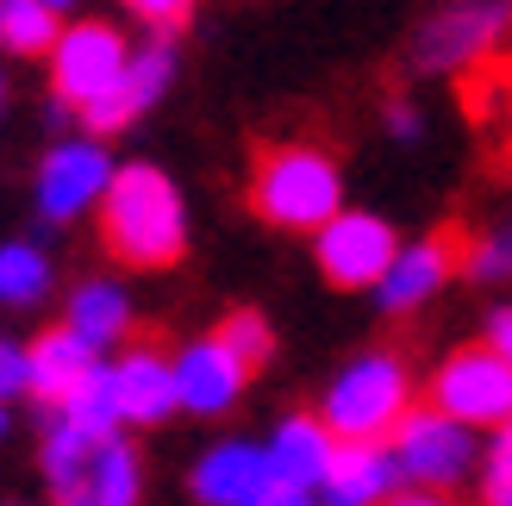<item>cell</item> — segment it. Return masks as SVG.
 I'll return each instance as SVG.
<instances>
[{
  "instance_id": "1",
  "label": "cell",
  "mask_w": 512,
  "mask_h": 506,
  "mask_svg": "<svg viewBox=\"0 0 512 506\" xmlns=\"http://www.w3.org/2000/svg\"><path fill=\"white\" fill-rule=\"evenodd\" d=\"M100 244L132 269H169L188 250V213L182 194L157 163H119L100 213Z\"/></svg>"
},
{
  "instance_id": "2",
  "label": "cell",
  "mask_w": 512,
  "mask_h": 506,
  "mask_svg": "<svg viewBox=\"0 0 512 506\" xmlns=\"http://www.w3.org/2000/svg\"><path fill=\"white\" fill-rule=\"evenodd\" d=\"M250 207L256 219L281 225V232H325L344 213V182L331 150L319 144H263L250 175Z\"/></svg>"
},
{
  "instance_id": "3",
  "label": "cell",
  "mask_w": 512,
  "mask_h": 506,
  "mask_svg": "<svg viewBox=\"0 0 512 506\" xmlns=\"http://www.w3.org/2000/svg\"><path fill=\"white\" fill-rule=\"evenodd\" d=\"M44 482L57 494V506H138L144 494L138 450L125 438H94L82 425H69L63 413H50Z\"/></svg>"
},
{
  "instance_id": "4",
  "label": "cell",
  "mask_w": 512,
  "mask_h": 506,
  "mask_svg": "<svg viewBox=\"0 0 512 506\" xmlns=\"http://www.w3.org/2000/svg\"><path fill=\"white\" fill-rule=\"evenodd\" d=\"M406 400H413L406 363L388 350H369L325 388V425L338 444H381L406 425Z\"/></svg>"
},
{
  "instance_id": "5",
  "label": "cell",
  "mask_w": 512,
  "mask_h": 506,
  "mask_svg": "<svg viewBox=\"0 0 512 506\" xmlns=\"http://www.w3.org/2000/svg\"><path fill=\"white\" fill-rule=\"evenodd\" d=\"M132 69V50L113 25L100 19H82V25H63L57 50H50V82H57V100H69L75 113L94 107L100 94H113Z\"/></svg>"
},
{
  "instance_id": "6",
  "label": "cell",
  "mask_w": 512,
  "mask_h": 506,
  "mask_svg": "<svg viewBox=\"0 0 512 506\" xmlns=\"http://www.w3.org/2000/svg\"><path fill=\"white\" fill-rule=\"evenodd\" d=\"M431 407L463 419V425H494L500 432L512 419V363L494 344L456 350V357L438 369V382H431Z\"/></svg>"
},
{
  "instance_id": "7",
  "label": "cell",
  "mask_w": 512,
  "mask_h": 506,
  "mask_svg": "<svg viewBox=\"0 0 512 506\" xmlns=\"http://www.w3.org/2000/svg\"><path fill=\"white\" fill-rule=\"evenodd\" d=\"M475 425L450 419V413H406V425L394 432V457H400V475L413 488H456L463 475L475 469Z\"/></svg>"
},
{
  "instance_id": "8",
  "label": "cell",
  "mask_w": 512,
  "mask_h": 506,
  "mask_svg": "<svg viewBox=\"0 0 512 506\" xmlns=\"http://www.w3.org/2000/svg\"><path fill=\"white\" fill-rule=\"evenodd\" d=\"M400 263V238L375 213H338L319 232V269L331 288H381Z\"/></svg>"
},
{
  "instance_id": "9",
  "label": "cell",
  "mask_w": 512,
  "mask_h": 506,
  "mask_svg": "<svg viewBox=\"0 0 512 506\" xmlns=\"http://www.w3.org/2000/svg\"><path fill=\"white\" fill-rule=\"evenodd\" d=\"M506 38V0H450L419 25V69H469Z\"/></svg>"
},
{
  "instance_id": "10",
  "label": "cell",
  "mask_w": 512,
  "mask_h": 506,
  "mask_svg": "<svg viewBox=\"0 0 512 506\" xmlns=\"http://www.w3.org/2000/svg\"><path fill=\"white\" fill-rule=\"evenodd\" d=\"M113 175H119V169L107 163V150H100V144H57V150L44 157V169H38V213H44L50 225L88 213L94 200H107Z\"/></svg>"
},
{
  "instance_id": "11",
  "label": "cell",
  "mask_w": 512,
  "mask_h": 506,
  "mask_svg": "<svg viewBox=\"0 0 512 506\" xmlns=\"http://www.w3.org/2000/svg\"><path fill=\"white\" fill-rule=\"evenodd\" d=\"M169 75H175V50H169V38H157V44H144V50H132V69H125V82L113 88V94H100L94 107H82V125L94 138H107V132H125L150 100H157L163 88H169Z\"/></svg>"
},
{
  "instance_id": "12",
  "label": "cell",
  "mask_w": 512,
  "mask_h": 506,
  "mask_svg": "<svg viewBox=\"0 0 512 506\" xmlns=\"http://www.w3.org/2000/svg\"><path fill=\"white\" fill-rule=\"evenodd\" d=\"M244 363L225 350L219 338H200V344H188L182 357H175V394H182V413H225L232 400L244 394Z\"/></svg>"
},
{
  "instance_id": "13",
  "label": "cell",
  "mask_w": 512,
  "mask_h": 506,
  "mask_svg": "<svg viewBox=\"0 0 512 506\" xmlns=\"http://www.w3.org/2000/svg\"><path fill=\"white\" fill-rule=\"evenodd\" d=\"M113 394H119V413L132 425H157V419H169L182 407V394H175V363L157 344H132L113 363Z\"/></svg>"
},
{
  "instance_id": "14",
  "label": "cell",
  "mask_w": 512,
  "mask_h": 506,
  "mask_svg": "<svg viewBox=\"0 0 512 506\" xmlns=\"http://www.w3.org/2000/svg\"><path fill=\"white\" fill-rule=\"evenodd\" d=\"M400 488V457L381 444H338L325 475V506H388Z\"/></svg>"
},
{
  "instance_id": "15",
  "label": "cell",
  "mask_w": 512,
  "mask_h": 506,
  "mask_svg": "<svg viewBox=\"0 0 512 506\" xmlns=\"http://www.w3.org/2000/svg\"><path fill=\"white\" fill-rule=\"evenodd\" d=\"M269 482H275V475H269V450L238 444V438L213 444L207 457H200V469H194V494L207 506H250Z\"/></svg>"
},
{
  "instance_id": "16",
  "label": "cell",
  "mask_w": 512,
  "mask_h": 506,
  "mask_svg": "<svg viewBox=\"0 0 512 506\" xmlns=\"http://www.w3.org/2000/svg\"><path fill=\"white\" fill-rule=\"evenodd\" d=\"M94 369H100V350L75 332V325H57V332H44L32 344V394L44 400V407H63Z\"/></svg>"
},
{
  "instance_id": "17",
  "label": "cell",
  "mask_w": 512,
  "mask_h": 506,
  "mask_svg": "<svg viewBox=\"0 0 512 506\" xmlns=\"http://www.w3.org/2000/svg\"><path fill=\"white\" fill-rule=\"evenodd\" d=\"M331 457H338V438H331L325 419H288L269 438V475L294 488H325Z\"/></svg>"
},
{
  "instance_id": "18",
  "label": "cell",
  "mask_w": 512,
  "mask_h": 506,
  "mask_svg": "<svg viewBox=\"0 0 512 506\" xmlns=\"http://www.w3.org/2000/svg\"><path fill=\"white\" fill-rule=\"evenodd\" d=\"M450 257H456L450 238H419V244H406L400 263L388 269V282H381V307H388V313H413V307H425V300L444 288Z\"/></svg>"
},
{
  "instance_id": "19",
  "label": "cell",
  "mask_w": 512,
  "mask_h": 506,
  "mask_svg": "<svg viewBox=\"0 0 512 506\" xmlns=\"http://www.w3.org/2000/svg\"><path fill=\"white\" fill-rule=\"evenodd\" d=\"M69 325L94 350H107V344L125 338V325H132V300H125L113 282H82V288L69 294Z\"/></svg>"
},
{
  "instance_id": "20",
  "label": "cell",
  "mask_w": 512,
  "mask_h": 506,
  "mask_svg": "<svg viewBox=\"0 0 512 506\" xmlns=\"http://www.w3.org/2000/svg\"><path fill=\"white\" fill-rule=\"evenodd\" d=\"M57 7L50 0H0V50L13 57H50L57 50Z\"/></svg>"
},
{
  "instance_id": "21",
  "label": "cell",
  "mask_w": 512,
  "mask_h": 506,
  "mask_svg": "<svg viewBox=\"0 0 512 506\" xmlns=\"http://www.w3.org/2000/svg\"><path fill=\"white\" fill-rule=\"evenodd\" d=\"M50 294V263L38 244H0V307H38Z\"/></svg>"
},
{
  "instance_id": "22",
  "label": "cell",
  "mask_w": 512,
  "mask_h": 506,
  "mask_svg": "<svg viewBox=\"0 0 512 506\" xmlns=\"http://www.w3.org/2000/svg\"><path fill=\"white\" fill-rule=\"evenodd\" d=\"M69 425H82V432H94V438H119V394H113V369H94L82 388H75L63 407H57Z\"/></svg>"
},
{
  "instance_id": "23",
  "label": "cell",
  "mask_w": 512,
  "mask_h": 506,
  "mask_svg": "<svg viewBox=\"0 0 512 506\" xmlns=\"http://www.w3.org/2000/svg\"><path fill=\"white\" fill-rule=\"evenodd\" d=\"M232 357L244 363V369H263L269 363V350H275V338H269V325H263V313H225V325L213 332Z\"/></svg>"
},
{
  "instance_id": "24",
  "label": "cell",
  "mask_w": 512,
  "mask_h": 506,
  "mask_svg": "<svg viewBox=\"0 0 512 506\" xmlns=\"http://www.w3.org/2000/svg\"><path fill=\"white\" fill-rule=\"evenodd\" d=\"M469 275H481V282H494V275H512V225H500L494 238H481L469 250Z\"/></svg>"
},
{
  "instance_id": "25",
  "label": "cell",
  "mask_w": 512,
  "mask_h": 506,
  "mask_svg": "<svg viewBox=\"0 0 512 506\" xmlns=\"http://www.w3.org/2000/svg\"><path fill=\"white\" fill-rule=\"evenodd\" d=\"M125 7H132V13H138L157 38H169V32H182V25H188L194 0H125Z\"/></svg>"
},
{
  "instance_id": "26",
  "label": "cell",
  "mask_w": 512,
  "mask_h": 506,
  "mask_svg": "<svg viewBox=\"0 0 512 506\" xmlns=\"http://www.w3.org/2000/svg\"><path fill=\"white\" fill-rule=\"evenodd\" d=\"M25 388H32V344L0 338V400H13Z\"/></svg>"
},
{
  "instance_id": "27",
  "label": "cell",
  "mask_w": 512,
  "mask_h": 506,
  "mask_svg": "<svg viewBox=\"0 0 512 506\" xmlns=\"http://www.w3.org/2000/svg\"><path fill=\"white\" fill-rule=\"evenodd\" d=\"M488 506H512V457H488V482H481Z\"/></svg>"
},
{
  "instance_id": "28",
  "label": "cell",
  "mask_w": 512,
  "mask_h": 506,
  "mask_svg": "<svg viewBox=\"0 0 512 506\" xmlns=\"http://www.w3.org/2000/svg\"><path fill=\"white\" fill-rule=\"evenodd\" d=\"M250 506H313V488H294V482H269Z\"/></svg>"
},
{
  "instance_id": "29",
  "label": "cell",
  "mask_w": 512,
  "mask_h": 506,
  "mask_svg": "<svg viewBox=\"0 0 512 506\" xmlns=\"http://www.w3.org/2000/svg\"><path fill=\"white\" fill-rule=\"evenodd\" d=\"M488 344H494V350H500V357L512 363V307H500V313L488 319Z\"/></svg>"
},
{
  "instance_id": "30",
  "label": "cell",
  "mask_w": 512,
  "mask_h": 506,
  "mask_svg": "<svg viewBox=\"0 0 512 506\" xmlns=\"http://www.w3.org/2000/svg\"><path fill=\"white\" fill-rule=\"evenodd\" d=\"M388 506H456L444 488H406V494H394Z\"/></svg>"
},
{
  "instance_id": "31",
  "label": "cell",
  "mask_w": 512,
  "mask_h": 506,
  "mask_svg": "<svg viewBox=\"0 0 512 506\" xmlns=\"http://www.w3.org/2000/svg\"><path fill=\"white\" fill-rule=\"evenodd\" d=\"M388 125H394V138H419V119H413V107H388Z\"/></svg>"
},
{
  "instance_id": "32",
  "label": "cell",
  "mask_w": 512,
  "mask_h": 506,
  "mask_svg": "<svg viewBox=\"0 0 512 506\" xmlns=\"http://www.w3.org/2000/svg\"><path fill=\"white\" fill-rule=\"evenodd\" d=\"M494 457H512V419L500 425V438H494Z\"/></svg>"
},
{
  "instance_id": "33",
  "label": "cell",
  "mask_w": 512,
  "mask_h": 506,
  "mask_svg": "<svg viewBox=\"0 0 512 506\" xmlns=\"http://www.w3.org/2000/svg\"><path fill=\"white\" fill-rule=\"evenodd\" d=\"M0 432H7V400H0Z\"/></svg>"
},
{
  "instance_id": "34",
  "label": "cell",
  "mask_w": 512,
  "mask_h": 506,
  "mask_svg": "<svg viewBox=\"0 0 512 506\" xmlns=\"http://www.w3.org/2000/svg\"><path fill=\"white\" fill-rule=\"evenodd\" d=\"M50 7H57V13H63V7H75V0H50Z\"/></svg>"
},
{
  "instance_id": "35",
  "label": "cell",
  "mask_w": 512,
  "mask_h": 506,
  "mask_svg": "<svg viewBox=\"0 0 512 506\" xmlns=\"http://www.w3.org/2000/svg\"><path fill=\"white\" fill-rule=\"evenodd\" d=\"M0 100H7V88H0Z\"/></svg>"
}]
</instances>
